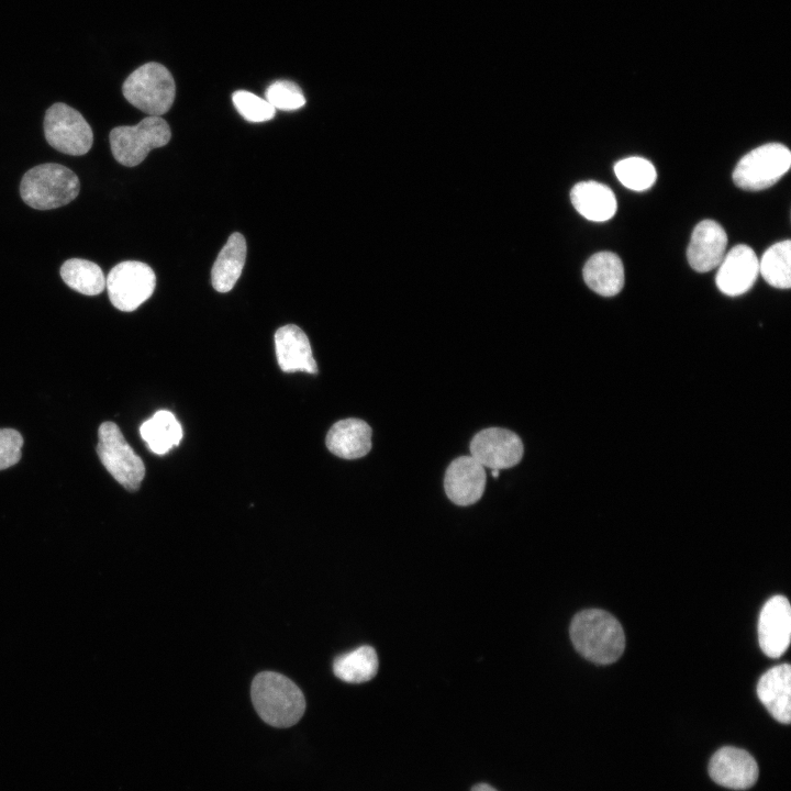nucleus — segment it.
<instances>
[{
  "instance_id": "obj_1",
  "label": "nucleus",
  "mask_w": 791,
  "mask_h": 791,
  "mask_svg": "<svg viewBox=\"0 0 791 791\" xmlns=\"http://www.w3.org/2000/svg\"><path fill=\"white\" fill-rule=\"evenodd\" d=\"M569 634L576 650L594 664H612L621 657L625 648L622 625L604 610L589 609L577 613L571 621Z\"/></svg>"
},
{
  "instance_id": "obj_2",
  "label": "nucleus",
  "mask_w": 791,
  "mask_h": 791,
  "mask_svg": "<svg viewBox=\"0 0 791 791\" xmlns=\"http://www.w3.org/2000/svg\"><path fill=\"white\" fill-rule=\"evenodd\" d=\"M250 695L260 718L274 727L294 725L305 711V699L300 688L275 671L258 673L253 679Z\"/></svg>"
},
{
  "instance_id": "obj_3",
  "label": "nucleus",
  "mask_w": 791,
  "mask_h": 791,
  "mask_svg": "<svg viewBox=\"0 0 791 791\" xmlns=\"http://www.w3.org/2000/svg\"><path fill=\"white\" fill-rule=\"evenodd\" d=\"M77 175L59 164H42L27 170L20 185L22 200L36 210H51L71 202L79 193Z\"/></svg>"
},
{
  "instance_id": "obj_4",
  "label": "nucleus",
  "mask_w": 791,
  "mask_h": 791,
  "mask_svg": "<svg viewBox=\"0 0 791 791\" xmlns=\"http://www.w3.org/2000/svg\"><path fill=\"white\" fill-rule=\"evenodd\" d=\"M175 91L171 74L158 63L142 65L129 75L122 86L124 98L152 116H160L171 108Z\"/></svg>"
},
{
  "instance_id": "obj_5",
  "label": "nucleus",
  "mask_w": 791,
  "mask_h": 791,
  "mask_svg": "<svg viewBox=\"0 0 791 791\" xmlns=\"http://www.w3.org/2000/svg\"><path fill=\"white\" fill-rule=\"evenodd\" d=\"M170 136L169 125L164 119L148 115L136 125L114 127L109 138L114 159L126 167H134L152 149L165 146Z\"/></svg>"
},
{
  "instance_id": "obj_6",
  "label": "nucleus",
  "mask_w": 791,
  "mask_h": 791,
  "mask_svg": "<svg viewBox=\"0 0 791 791\" xmlns=\"http://www.w3.org/2000/svg\"><path fill=\"white\" fill-rule=\"evenodd\" d=\"M97 453L105 469L126 490L136 491L144 479L145 466L125 441L119 426L103 422L98 431Z\"/></svg>"
},
{
  "instance_id": "obj_7",
  "label": "nucleus",
  "mask_w": 791,
  "mask_h": 791,
  "mask_svg": "<svg viewBox=\"0 0 791 791\" xmlns=\"http://www.w3.org/2000/svg\"><path fill=\"white\" fill-rule=\"evenodd\" d=\"M791 153L780 143H768L747 153L733 171L734 183L758 191L775 185L790 168Z\"/></svg>"
},
{
  "instance_id": "obj_8",
  "label": "nucleus",
  "mask_w": 791,
  "mask_h": 791,
  "mask_svg": "<svg viewBox=\"0 0 791 791\" xmlns=\"http://www.w3.org/2000/svg\"><path fill=\"white\" fill-rule=\"evenodd\" d=\"M44 134L48 144L67 155L80 156L89 152L93 133L76 109L62 102L51 105L44 116Z\"/></svg>"
},
{
  "instance_id": "obj_9",
  "label": "nucleus",
  "mask_w": 791,
  "mask_h": 791,
  "mask_svg": "<svg viewBox=\"0 0 791 791\" xmlns=\"http://www.w3.org/2000/svg\"><path fill=\"white\" fill-rule=\"evenodd\" d=\"M155 286L156 276L153 269L135 260L115 265L105 279L111 303L124 312L136 310L153 294Z\"/></svg>"
},
{
  "instance_id": "obj_10",
  "label": "nucleus",
  "mask_w": 791,
  "mask_h": 791,
  "mask_svg": "<svg viewBox=\"0 0 791 791\" xmlns=\"http://www.w3.org/2000/svg\"><path fill=\"white\" fill-rule=\"evenodd\" d=\"M470 456L483 467L508 469L517 465L524 454L521 438L512 431L489 427L478 432L470 442Z\"/></svg>"
},
{
  "instance_id": "obj_11",
  "label": "nucleus",
  "mask_w": 791,
  "mask_h": 791,
  "mask_svg": "<svg viewBox=\"0 0 791 791\" xmlns=\"http://www.w3.org/2000/svg\"><path fill=\"white\" fill-rule=\"evenodd\" d=\"M758 765L746 750L725 746L714 753L709 762L711 779L725 788L746 790L758 779Z\"/></svg>"
},
{
  "instance_id": "obj_12",
  "label": "nucleus",
  "mask_w": 791,
  "mask_h": 791,
  "mask_svg": "<svg viewBox=\"0 0 791 791\" xmlns=\"http://www.w3.org/2000/svg\"><path fill=\"white\" fill-rule=\"evenodd\" d=\"M791 608L783 595L771 597L762 606L758 621L759 646L765 655L779 658L790 644Z\"/></svg>"
},
{
  "instance_id": "obj_13",
  "label": "nucleus",
  "mask_w": 791,
  "mask_h": 791,
  "mask_svg": "<svg viewBox=\"0 0 791 791\" xmlns=\"http://www.w3.org/2000/svg\"><path fill=\"white\" fill-rule=\"evenodd\" d=\"M486 479V470L481 464L471 456H460L447 467L444 489L452 502L467 506L476 503L482 497Z\"/></svg>"
},
{
  "instance_id": "obj_14",
  "label": "nucleus",
  "mask_w": 791,
  "mask_h": 791,
  "mask_svg": "<svg viewBox=\"0 0 791 791\" xmlns=\"http://www.w3.org/2000/svg\"><path fill=\"white\" fill-rule=\"evenodd\" d=\"M718 266L716 286L721 292L731 297L747 292L759 274V260L747 245L734 246Z\"/></svg>"
},
{
  "instance_id": "obj_15",
  "label": "nucleus",
  "mask_w": 791,
  "mask_h": 791,
  "mask_svg": "<svg viewBox=\"0 0 791 791\" xmlns=\"http://www.w3.org/2000/svg\"><path fill=\"white\" fill-rule=\"evenodd\" d=\"M727 235L724 229L713 220L701 221L693 230L687 256L690 266L706 272L717 267L725 253Z\"/></svg>"
},
{
  "instance_id": "obj_16",
  "label": "nucleus",
  "mask_w": 791,
  "mask_h": 791,
  "mask_svg": "<svg viewBox=\"0 0 791 791\" xmlns=\"http://www.w3.org/2000/svg\"><path fill=\"white\" fill-rule=\"evenodd\" d=\"M275 347L278 365L282 371L317 372L309 338L297 325L288 324L278 328L275 333Z\"/></svg>"
},
{
  "instance_id": "obj_17",
  "label": "nucleus",
  "mask_w": 791,
  "mask_h": 791,
  "mask_svg": "<svg viewBox=\"0 0 791 791\" xmlns=\"http://www.w3.org/2000/svg\"><path fill=\"white\" fill-rule=\"evenodd\" d=\"M757 695L773 718L783 724L791 720V667L781 664L768 669L757 683Z\"/></svg>"
},
{
  "instance_id": "obj_18",
  "label": "nucleus",
  "mask_w": 791,
  "mask_h": 791,
  "mask_svg": "<svg viewBox=\"0 0 791 791\" xmlns=\"http://www.w3.org/2000/svg\"><path fill=\"white\" fill-rule=\"evenodd\" d=\"M371 427L363 420L349 417L332 425L326 435L328 450L344 459H357L371 449Z\"/></svg>"
},
{
  "instance_id": "obj_19",
  "label": "nucleus",
  "mask_w": 791,
  "mask_h": 791,
  "mask_svg": "<svg viewBox=\"0 0 791 791\" xmlns=\"http://www.w3.org/2000/svg\"><path fill=\"white\" fill-rule=\"evenodd\" d=\"M570 199L575 209L593 222L610 220L617 209L613 191L598 181L578 182L571 189Z\"/></svg>"
},
{
  "instance_id": "obj_20",
  "label": "nucleus",
  "mask_w": 791,
  "mask_h": 791,
  "mask_svg": "<svg viewBox=\"0 0 791 791\" xmlns=\"http://www.w3.org/2000/svg\"><path fill=\"white\" fill-rule=\"evenodd\" d=\"M624 278L622 260L611 252L592 255L583 267L587 286L603 297L617 294L624 286Z\"/></svg>"
},
{
  "instance_id": "obj_21",
  "label": "nucleus",
  "mask_w": 791,
  "mask_h": 791,
  "mask_svg": "<svg viewBox=\"0 0 791 791\" xmlns=\"http://www.w3.org/2000/svg\"><path fill=\"white\" fill-rule=\"evenodd\" d=\"M246 242L241 233H233L212 267V286L219 292L230 291L238 280L246 259Z\"/></svg>"
},
{
  "instance_id": "obj_22",
  "label": "nucleus",
  "mask_w": 791,
  "mask_h": 791,
  "mask_svg": "<svg viewBox=\"0 0 791 791\" xmlns=\"http://www.w3.org/2000/svg\"><path fill=\"white\" fill-rule=\"evenodd\" d=\"M140 434L147 447L156 455H165L182 439V427L176 416L167 411H157L140 427Z\"/></svg>"
},
{
  "instance_id": "obj_23",
  "label": "nucleus",
  "mask_w": 791,
  "mask_h": 791,
  "mask_svg": "<svg viewBox=\"0 0 791 791\" xmlns=\"http://www.w3.org/2000/svg\"><path fill=\"white\" fill-rule=\"evenodd\" d=\"M378 656L371 646H360L335 658L334 675L348 683L371 680L378 671Z\"/></svg>"
},
{
  "instance_id": "obj_24",
  "label": "nucleus",
  "mask_w": 791,
  "mask_h": 791,
  "mask_svg": "<svg viewBox=\"0 0 791 791\" xmlns=\"http://www.w3.org/2000/svg\"><path fill=\"white\" fill-rule=\"evenodd\" d=\"M60 276L67 286L86 296L99 294L105 288V278L101 268L86 259L66 260L60 267Z\"/></svg>"
},
{
  "instance_id": "obj_25",
  "label": "nucleus",
  "mask_w": 791,
  "mask_h": 791,
  "mask_svg": "<svg viewBox=\"0 0 791 791\" xmlns=\"http://www.w3.org/2000/svg\"><path fill=\"white\" fill-rule=\"evenodd\" d=\"M791 242L789 239L771 245L759 261V272L772 287L789 289L791 286Z\"/></svg>"
},
{
  "instance_id": "obj_26",
  "label": "nucleus",
  "mask_w": 791,
  "mask_h": 791,
  "mask_svg": "<svg viewBox=\"0 0 791 791\" xmlns=\"http://www.w3.org/2000/svg\"><path fill=\"white\" fill-rule=\"evenodd\" d=\"M614 171L620 182L635 191L649 189L657 177L654 165L643 157H627L617 161Z\"/></svg>"
},
{
  "instance_id": "obj_27",
  "label": "nucleus",
  "mask_w": 791,
  "mask_h": 791,
  "mask_svg": "<svg viewBox=\"0 0 791 791\" xmlns=\"http://www.w3.org/2000/svg\"><path fill=\"white\" fill-rule=\"evenodd\" d=\"M239 114L247 121L258 123L275 116L276 109L266 100L249 91L238 90L232 96Z\"/></svg>"
},
{
  "instance_id": "obj_28",
  "label": "nucleus",
  "mask_w": 791,
  "mask_h": 791,
  "mask_svg": "<svg viewBox=\"0 0 791 791\" xmlns=\"http://www.w3.org/2000/svg\"><path fill=\"white\" fill-rule=\"evenodd\" d=\"M266 100L282 111H293L305 104V98L300 87L289 80H277L266 90Z\"/></svg>"
},
{
  "instance_id": "obj_29",
  "label": "nucleus",
  "mask_w": 791,
  "mask_h": 791,
  "mask_svg": "<svg viewBox=\"0 0 791 791\" xmlns=\"http://www.w3.org/2000/svg\"><path fill=\"white\" fill-rule=\"evenodd\" d=\"M23 445L22 435L13 428H0V470L19 463Z\"/></svg>"
},
{
  "instance_id": "obj_30",
  "label": "nucleus",
  "mask_w": 791,
  "mask_h": 791,
  "mask_svg": "<svg viewBox=\"0 0 791 791\" xmlns=\"http://www.w3.org/2000/svg\"><path fill=\"white\" fill-rule=\"evenodd\" d=\"M471 791H497L488 783H478L471 788Z\"/></svg>"
},
{
  "instance_id": "obj_31",
  "label": "nucleus",
  "mask_w": 791,
  "mask_h": 791,
  "mask_svg": "<svg viewBox=\"0 0 791 791\" xmlns=\"http://www.w3.org/2000/svg\"><path fill=\"white\" fill-rule=\"evenodd\" d=\"M491 470H492V471H491L492 477L497 479V478L499 477V471H500V470H498V469H491Z\"/></svg>"
}]
</instances>
